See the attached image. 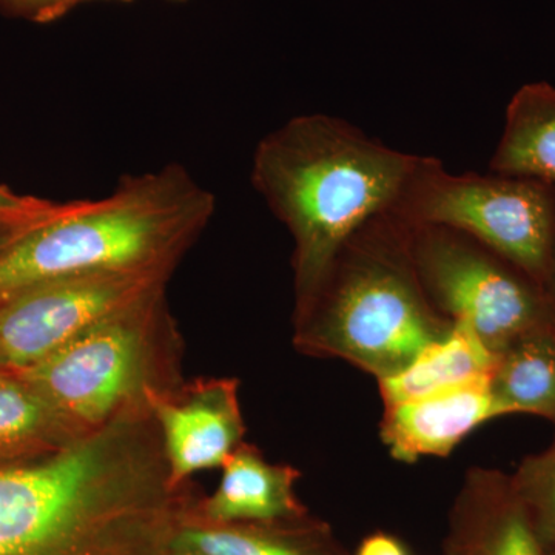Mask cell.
<instances>
[{
	"mask_svg": "<svg viewBox=\"0 0 555 555\" xmlns=\"http://www.w3.org/2000/svg\"><path fill=\"white\" fill-rule=\"evenodd\" d=\"M149 406L0 467V555H167L193 507Z\"/></svg>",
	"mask_w": 555,
	"mask_h": 555,
	"instance_id": "6da1fadb",
	"label": "cell"
},
{
	"mask_svg": "<svg viewBox=\"0 0 555 555\" xmlns=\"http://www.w3.org/2000/svg\"><path fill=\"white\" fill-rule=\"evenodd\" d=\"M422 158L320 113L287 120L259 141L251 184L294 240L295 317L358 230L396 210Z\"/></svg>",
	"mask_w": 555,
	"mask_h": 555,
	"instance_id": "7a4b0ae2",
	"label": "cell"
},
{
	"mask_svg": "<svg viewBox=\"0 0 555 555\" xmlns=\"http://www.w3.org/2000/svg\"><path fill=\"white\" fill-rule=\"evenodd\" d=\"M184 167L129 175L108 196L60 210L0 250V306L28 288L108 270L175 272L215 214Z\"/></svg>",
	"mask_w": 555,
	"mask_h": 555,
	"instance_id": "3957f363",
	"label": "cell"
},
{
	"mask_svg": "<svg viewBox=\"0 0 555 555\" xmlns=\"http://www.w3.org/2000/svg\"><path fill=\"white\" fill-rule=\"evenodd\" d=\"M451 324L420 284L411 225L389 211L339 251L309 308L295 317V346L383 379L409 366Z\"/></svg>",
	"mask_w": 555,
	"mask_h": 555,
	"instance_id": "277c9868",
	"label": "cell"
},
{
	"mask_svg": "<svg viewBox=\"0 0 555 555\" xmlns=\"http://www.w3.org/2000/svg\"><path fill=\"white\" fill-rule=\"evenodd\" d=\"M164 294L122 310L14 374L46 397L80 434L147 406L150 389L182 382V341Z\"/></svg>",
	"mask_w": 555,
	"mask_h": 555,
	"instance_id": "5b68a950",
	"label": "cell"
},
{
	"mask_svg": "<svg viewBox=\"0 0 555 555\" xmlns=\"http://www.w3.org/2000/svg\"><path fill=\"white\" fill-rule=\"evenodd\" d=\"M393 214L460 233L545 284L555 244V188L502 175H452L423 156Z\"/></svg>",
	"mask_w": 555,
	"mask_h": 555,
	"instance_id": "8992f818",
	"label": "cell"
},
{
	"mask_svg": "<svg viewBox=\"0 0 555 555\" xmlns=\"http://www.w3.org/2000/svg\"><path fill=\"white\" fill-rule=\"evenodd\" d=\"M411 248L434 309L474 332L495 356L551 324L542 287L476 241L443 228L411 225Z\"/></svg>",
	"mask_w": 555,
	"mask_h": 555,
	"instance_id": "52a82bcc",
	"label": "cell"
},
{
	"mask_svg": "<svg viewBox=\"0 0 555 555\" xmlns=\"http://www.w3.org/2000/svg\"><path fill=\"white\" fill-rule=\"evenodd\" d=\"M170 270H108L49 281L0 306V372L35 366L122 310L166 292Z\"/></svg>",
	"mask_w": 555,
	"mask_h": 555,
	"instance_id": "ba28073f",
	"label": "cell"
},
{
	"mask_svg": "<svg viewBox=\"0 0 555 555\" xmlns=\"http://www.w3.org/2000/svg\"><path fill=\"white\" fill-rule=\"evenodd\" d=\"M235 378H198L150 389L147 406L158 426L170 485L217 469L244 443L246 425Z\"/></svg>",
	"mask_w": 555,
	"mask_h": 555,
	"instance_id": "9c48e42d",
	"label": "cell"
},
{
	"mask_svg": "<svg viewBox=\"0 0 555 555\" xmlns=\"http://www.w3.org/2000/svg\"><path fill=\"white\" fill-rule=\"evenodd\" d=\"M444 555H547L511 476L473 469L449 513Z\"/></svg>",
	"mask_w": 555,
	"mask_h": 555,
	"instance_id": "30bf717a",
	"label": "cell"
},
{
	"mask_svg": "<svg viewBox=\"0 0 555 555\" xmlns=\"http://www.w3.org/2000/svg\"><path fill=\"white\" fill-rule=\"evenodd\" d=\"M491 377L385 406L383 443L392 459L414 463L422 456H448L473 430L499 418Z\"/></svg>",
	"mask_w": 555,
	"mask_h": 555,
	"instance_id": "8fae6325",
	"label": "cell"
},
{
	"mask_svg": "<svg viewBox=\"0 0 555 555\" xmlns=\"http://www.w3.org/2000/svg\"><path fill=\"white\" fill-rule=\"evenodd\" d=\"M217 491L193 507L192 516L207 524H276L308 517L295 485L297 467L278 465L259 449L243 443L221 466Z\"/></svg>",
	"mask_w": 555,
	"mask_h": 555,
	"instance_id": "7c38bea8",
	"label": "cell"
},
{
	"mask_svg": "<svg viewBox=\"0 0 555 555\" xmlns=\"http://www.w3.org/2000/svg\"><path fill=\"white\" fill-rule=\"evenodd\" d=\"M204 555H350L331 529L308 517L276 524H207L190 516L173 546Z\"/></svg>",
	"mask_w": 555,
	"mask_h": 555,
	"instance_id": "4fadbf2b",
	"label": "cell"
},
{
	"mask_svg": "<svg viewBox=\"0 0 555 555\" xmlns=\"http://www.w3.org/2000/svg\"><path fill=\"white\" fill-rule=\"evenodd\" d=\"M494 175L555 188V87L526 83L506 108L505 129L491 164Z\"/></svg>",
	"mask_w": 555,
	"mask_h": 555,
	"instance_id": "5bb4252c",
	"label": "cell"
},
{
	"mask_svg": "<svg viewBox=\"0 0 555 555\" xmlns=\"http://www.w3.org/2000/svg\"><path fill=\"white\" fill-rule=\"evenodd\" d=\"M494 352L462 324L452 323L443 337L426 346L409 366L390 377L378 379L385 406L406 403L491 377L496 364Z\"/></svg>",
	"mask_w": 555,
	"mask_h": 555,
	"instance_id": "9a60e30c",
	"label": "cell"
},
{
	"mask_svg": "<svg viewBox=\"0 0 555 555\" xmlns=\"http://www.w3.org/2000/svg\"><path fill=\"white\" fill-rule=\"evenodd\" d=\"M82 436L25 379L0 372V467L53 454Z\"/></svg>",
	"mask_w": 555,
	"mask_h": 555,
	"instance_id": "2e32d148",
	"label": "cell"
},
{
	"mask_svg": "<svg viewBox=\"0 0 555 555\" xmlns=\"http://www.w3.org/2000/svg\"><path fill=\"white\" fill-rule=\"evenodd\" d=\"M496 414H529L555 423V332L551 324L517 339L491 375Z\"/></svg>",
	"mask_w": 555,
	"mask_h": 555,
	"instance_id": "e0dca14e",
	"label": "cell"
},
{
	"mask_svg": "<svg viewBox=\"0 0 555 555\" xmlns=\"http://www.w3.org/2000/svg\"><path fill=\"white\" fill-rule=\"evenodd\" d=\"M514 489L531 518L540 542L546 551L555 547V437L553 443L526 456L511 474Z\"/></svg>",
	"mask_w": 555,
	"mask_h": 555,
	"instance_id": "ac0fdd59",
	"label": "cell"
},
{
	"mask_svg": "<svg viewBox=\"0 0 555 555\" xmlns=\"http://www.w3.org/2000/svg\"><path fill=\"white\" fill-rule=\"evenodd\" d=\"M62 204L39 199L35 206L16 211H0V250L21 238L28 230L53 217Z\"/></svg>",
	"mask_w": 555,
	"mask_h": 555,
	"instance_id": "d6986e66",
	"label": "cell"
},
{
	"mask_svg": "<svg viewBox=\"0 0 555 555\" xmlns=\"http://www.w3.org/2000/svg\"><path fill=\"white\" fill-rule=\"evenodd\" d=\"M352 555H411V551L400 537L378 531L364 537Z\"/></svg>",
	"mask_w": 555,
	"mask_h": 555,
	"instance_id": "ffe728a7",
	"label": "cell"
},
{
	"mask_svg": "<svg viewBox=\"0 0 555 555\" xmlns=\"http://www.w3.org/2000/svg\"><path fill=\"white\" fill-rule=\"evenodd\" d=\"M11 9L22 11L38 22H51L64 16V0H0Z\"/></svg>",
	"mask_w": 555,
	"mask_h": 555,
	"instance_id": "44dd1931",
	"label": "cell"
},
{
	"mask_svg": "<svg viewBox=\"0 0 555 555\" xmlns=\"http://www.w3.org/2000/svg\"><path fill=\"white\" fill-rule=\"evenodd\" d=\"M36 203H39V199L14 195L10 190L0 188V211L24 210V208L35 206Z\"/></svg>",
	"mask_w": 555,
	"mask_h": 555,
	"instance_id": "7402d4cb",
	"label": "cell"
},
{
	"mask_svg": "<svg viewBox=\"0 0 555 555\" xmlns=\"http://www.w3.org/2000/svg\"><path fill=\"white\" fill-rule=\"evenodd\" d=\"M542 291L546 299L547 313H550L551 326H553L555 332V244L553 261H551L550 273H547V278L545 284H543Z\"/></svg>",
	"mask_w": 555,
	"mask_h": 555,
	"instance_id": "603a6c76",
	"label": "cell"
},
{
	"mask_svg": "<svg viewBox=\"0 0 555 555\" xmlns=\"http://www.w3.org/2000/svg\"><path fill=\"white\" fill-rule=\"evenodd\" d=\"M90 2V0H64V14L68 13L69 10L78 7L79 3ZM118 2H131V0H118Z\"/></svg>",
	"mask_w": 555,
	"mask_h": 555,
	"instance_id": "cb8c5ba5",
	"label": "cell"
},
{
	"mask_svg": "<svg viewBox=\"0 0 555 555\" xmlns=\"http://www.w3.org/2000/svg\"><path fill=\"white\" fill-rule=\"evenodd\" d=\"M167 555H204L198 551L185 550V547H171V551Z\"/></svg>",
	"mask_w": 555,
	"mask_h": 555,
	"instance_id": "d4e9b609",
	"label": "cell"
},
{
	"mask_svg": "<svg viewBox=\"0 0 555 555\" xmlns=\"http://www.w3.org/2000/svg\"><path fill=\"white\" fill-rule=\"evenodd\" d=\"M547 555H555V547H554V550L547 551Z\"/></svg>",
	"mask_w": 555,
	"mask_h": 555,
	"instance_id": "484cf974",
	"label": "cell"
},
{
	"mask_svg": "<svg viewBox=\"0 0 555 555\" xmlns=\"http://www.w3.org/2000/svg\"><path fill=\"white\" fill-rule=\"evenodd\" d=\"M170 2H185V0H170Z\"/></svg>",
	"mask_w": 555,
	"mask_h": 555,
	"instance_id": "4316f807",
	"label": "cell"
}]
</instances>
